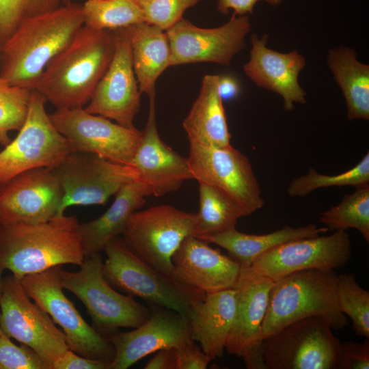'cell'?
Instances as JSON below:
<instances>
[{
    "label": "cell",
    "mask_w": 369,
    "mask_h": 369,
    "mask_svg": "<svg viewBox=\"0 0 369 369\" xmlns=\"http://www.w3.org/2000/svg\"><path fill=\"white\" fill-rule=\"evenodd\" d=\"M83 25V5L73 1L24 20L0 47V77L34 90L48 63Z\"/></svg>",
    "instance_id": "6da1fadb"
},
{
    "label": "cell",
    "mask_w": 369,
    "mask_h": 369,
    "mask_svg": "<svg viewBox=\"0 0 369 369\" xmlns=\"http://www.w3.org/2000/svg\"><path fill=\"white\" fill-rule=\"evenodd\" d=\"M114 31L83 25L46 65L34 90L57 109L84 107L112 59Z\"/></svg>",
    "instance_id": "7a4b0ae2"
},
{
    "label": "cell",
    "mask_w": 369,
    "mask_h": 369,
    "mask_svg": "<svg viewBox=\"0 0 369 369\" xmlns=\"http://www.w3.org/2000/svg\"><path fill=\"white\" fill-rule=\"evenodd\" d=\"M75 216L38 224L0 225V264L21 279L57 266H80L85 256Z\"/></svg>",
    "instance_id": "3957f363"
},
{
    "label": "cell",
    "mask_w": 369,
    "mask_h": 369,
    "mask_svg": "<svg viewBox=\"0 0 369 369\" xmlns=\"http://www.w3.org/2000/svg\"><path fill=\"white\" fill-rule=\"evenodd\" d=\"M334 270L307 269L275 282L262 325L263 339L295 321L312 316L323 318L336 330L348 321L340 310Z\"/></svg>",
    "instance_id": "277c9868"
},
{
    "label": "cell",
    "mask_w": 369,
    "mask_h": 369,
    "mask_svg": "<svg viewBox=\"0 0 369 369\" xmlns=\"http://www.w3.org/2000/svg\"><path fill=\"white\" fill-rule=\"evenodd\" d=\"M103 251L107 256L103 262L105 277L121 292L142 299L151 305L173 310L187 318L206 295L144 262L119 236L110 241Z\"/></svg>",
    "instance_id": "5b68a950"
},
{
    "label": "cell",
    "mask_w": 369,
    "mask_h": 369,
    "mask_svg": "<svg viewBox=\"0 0 369 369\" xmlns=\"http://www.w3.org/2000/svg\"><path fill=\"white\" fill-rule=\"evenodd\" d=\"M63 289L73 293L84 305L93 327L106 336L119 328H137L150 316V308L113 288L103 273L99 253L85 257L77 271H60Z\"/></svg>",
    "instance_id": "8992f818"
},
{
    "label": "cell",
    "mask_w": 369,
    "mask_h": 369,
    "mask_svg": "<svg viewBox=\"0 0 369 369\" xmlns=\"http://www.w3.org/2000/svg\"><path fill=\"white\" fill-rule=\"evenodd\" d=\"M351 256V241L346 231L291 240L269 249L249 266L241 269L235 285L257 279L275 282L307 269L335 270L345 266Z\"/></svg>",
    "instance_id": "52a82bcc"
},
{
    "label": "cell",
    "mask_w": 369,
    "mask_h": 369,
    "mask_svg": "<svg viewBox=\"0 0 369 369\" xmlns=\"http://www.w3.org/2000/svg\"><path fill=\"white\" fill-rule=\"evenodd\" d=\"M341 342L323 318L290 323L263 340L266 369H338Z\"/></svg>",
    "instance_id": "ba28073f"
},
{
    "label": "cell",
    "mask_w": 369,
    "mask_h": 369,
    "mask_svg": "<svg viewBox=\"0 0 369 369\" xmlns=\"http://www.w3.org/2000/svg\"><path fill=\"white\" fill-rule=\"evenodd\" d=\"M195 213L162 204L133 213L122 238L139 258L172 276L174 254L187 236H195Z\"/></svg>",
    "instance_id": "9c48e42d"
},
{
    "label": "cell",
    "mask_w": 369,
    "mask_h": 369,
    "mask_svg": "<svg viewBox=\"0 0 369 369\" xmlns=\"http://www.w3.org/2000/svg\"><path fill=\"white\" fill-rule=\"evenodd\" d=\"M45 98L32 90L26 120L16 138L0 152V187L24 172L52 168L73 152L45 109Z\"/></svg>",
    "instance_id": "30bf717a"
},
{
    "label": "cell",
    "mask_w": 369,
    "mask_h": 369,
    "mask_svg": "<svg viewBox=\"0 0 369 369\" xmlns=\"http://www.w3.org/2000/svg\"><path fill=\"white\" fill-rule=\"evenodd\" d=\"M62 266L28 275L20 280L29 297L62 328L70 350L85 357L112 362L111 342L88 325L65 295L60 280Z\"/></svg>",
    "instance_id": "8fae6325"
},
{
    "label": "cell",
    "mask_w": 369,
    "mask_h": 369,
    "mask_svg": "<svg viewBox=\"0 0 369 369\" xmlns=\"http://www.w3.org/2000/svg\"><path fill=\"white\" fill-rule=\"evenodd\" d=\"M0 329L10 338L35 351L48 369L68 348L63 331L29 297L21 280L3 278L0 300Z\"/></svg>",
    "instance_id": "7c38bea8"
},
{
    "label": "cell",
    "mask_w": 369,
    "mask_h": 369,
    "mask_svg": "<svg viewBox=\"0 0 369 369\" xmlns=\"http://www.w3.org/2000/svg\"><path fill=\"white\" fill-rule=\"evenodd\" d=\"M49 118L68 141L73 152L96 154L112 162L132 166L141 131L123 126L84 107L57 109ZM133 167V166H132Z\"/></svg>",
    "instance_id": "4fadbf2b"
},
{
    "label": "cell",
    "mask_w": 369,
    "mask_h": 369,
    "mask_svg": "<svg viewBox=\"0 0 369 369\" xmlns=\"http://www.w3.org/2000/svg\"><path fill=\"white\" fill-rule=\"evenodd\" d=\"M51 169L64 191L62 214L72 205L103 204L124 186L139 179L132 166L83 152L68 154Z\"/></svg>",
    "instance_id": "5bb4252c"
},
{
    "label": "cell",
    "mask_w": 369,
    "mask_h": 369,
    "mask_svg": "<svg viewBox=\"0 0 369 369\" xmlns=\"http://www.w3.org/2000/svg\"><path fill=\"white\" fill-rule=\"evenodd\" d=\"M187 160L198 182L224 192L250 215L263 207L261 188L249 159L231 145L189 143Z\"/></svg>",
    "instance_id": "9a60e30c"
},
{
    "label": "cell",
    "mask_w": 369,
    "mask_h": 369,
    "mask_svg": "<svg viewBox=\"0 0 369 369\" xmlns=\"http://www.w3.org/2000/svg\"><path fill=\"white\" fill-rule=\"evenodd\" d=\"M251 31L247 15H232L215 28L199 27L182 18L165 31L170 49V67L196 63L229 66L233 57L245 47V38Z\"/></svg>",
    "instance_id": "2e32d148"
},
{
    "label": "cell",
    "mask_w": 369,
    "mask_h": 369,
    "mask_svg": "<svg viewBox=\"0 0 369 369\" xmlns=\"http://www.w3.org/2000/svg\"><path fill=\"white\" fill-rule=\"evenodd\" d=\"M63 199L51 168L20 173L0 187V225L38 224L62 216Z\"/></svg>",
    "instance_id": "e0dca14e"
},
{
    "label": "cell",
    "mask_w": 369,
    "mask_h": 369,
    "mask_svg": "<svg viewBox=\"0 0 369 369\" xmlns=\"http://www.w3.org/2000/svg\"><path fill=\"white\" fill-rule=\"evenodd\" d=\"M114 31V52L110 64L84 109L128 128L141 103V92L133 70L131 51L125 28Z\"/></svg>",
    "instance_id": "ac0fdd59"
},
{
    "label": "cell",
    "mask_w": 369,
    "mask_h": 369,
    "mask_svg": "<svg viewBox=\"0 0 369 369\" xmlns=\"http://www.w3.org/2000/svg\"><path fill=\"white\" fill-rule=\"evenodd\" d=\"M151 306L149 318L139 327L105 336L115 349L110 369L128 368L154 352L193 341L188 318L165 307Z\"/></svg>",
    "instance_id": "d6986e66"
},
{
    "label": "cell",
    "mask_w": 369,
    "mask_h": 369,
    "mask_svg": "<svg viewBox=\"0 0 369 369\" xmlns=\"http://www.w3.org/2000/svg\"><path fill=\"white\" fill-rule=\"evenodd\" d=\"M147 122L132 166L151 195L161 197L178 190L184 181L194 179L187 158H184L161 139L155 113V95L149 97Z\"/></svg>",
    "instance_id": "ffe728a7"
},
{
    "label": "cell",
    "mask_w": 369,
    "mask_h": 369,
    "mask_svg": "<svg viewBox=\"0 0 369 369\" xmlns=\"http://www.w3.org/2000/svg\"><path fill=\"white\" fill-rule=\"evenodd\" d=\"M273 282L257 279L236 284V311L226 351L241 357L248 369H266L262 354V325Z\"/></svg>",
    "instance_id": "44dd1931"
},
{
    "label": "cell",
    "mask_w": 369,
    "mask_h": 369,
    "mask_svg": "<svg viewBox=\"0 0 369 369\" xmlns=\"http://www.w3.org/2000/svg\"><path fill=\"white\" fill-rule=\"evenodd\" d=\"M268 36L251 35L249 59L243 66L245 74L258 87L277 93L283 107L292 111L295 103H306V92L299 76L306 66L305 57L297 50L281 53L266 46Z\"/></svg>",
    "instance_id": "7402d4cb"
},
{
    "label": "cell",
    "mask_w": 369,
    "mask_h": 369,
    "mask_svg": "<svg viewBox=\"0 0 369 369\" xmlns=\"http://www.w3.org/2000/svg\"><path fill=\"white\" fill-rule=\"evenodd\" d=\"M172 262L175 280L205 294L233 288L241 271L234 259L193 235L182 241Z\"/></svg>",
    "instance_id": "603a6c76"
},
{
    "label": "cell",
    "mask_w": 369,
    "mask_h": 369,
    "mask_svg": "<svg viewBox=\"0 0 369 369\" xmlns=\"http://www.w3.org/2000/svg\"><path fill=\"white\" fill-rule=\"evenodd\" d=\"M236 306L235 288L206 294L188 318L192 340L211 360L222 357L226 350Z\"/></svg>",
    "instance_id": "cb8c5ba5"
},
{
    "label": "cell",
    "mask_w": 369,
    "mask_h": 369,
    "mask_svg": "<svg viewBox=\"0 0 369 369\" xmlns=\"http://www.w3.org/2000/svg\"><path fill=\"white\" fill-rule=\"evenodd\" d=\"M115 195L112 204L100 217L79 223L76 228L85 257L99 253L110 241L122 234L131 216L145 204V197L151 194L148 187L137 179Z\"/></svg>",
    "instance_id": "d4e9b609"
},
{
    "label": "cell",
    "mask_w": 369,
    "mask_h": 369,
    "mask_svg": "<svg viewBox=\"0 0 369 369\" xmlns=\"http://www.w3.org/2000/svg\"><path fill=\"white\" fill-rule=\"evenodd\" d=\"M218 76L206 74L198 96L182 122L189 143L215 147L231 145V134L217 88Z\"/></svg>",
    "instance_id": "484cf974"
},
{
    "label": "cell",
    "mask_w": 369,
    "mask_h": 369,
    "mask_svg": "<svg viewBox=\"0 0 369 369\" xmlns=\"http://www.w3.org/2000/svg\"><path fill=\"white\" fill-rule=\"evenodd\" d=\"M125 29L139 90L148 97L155 95L158 78L170 67L171 49L166 32L146 22Z\"/></svg>",
    "instance_id": "4316f807"
},
{
    "label": "cell",
    "mask_w": 369,
    "mask_h": 369,
    "mask_svg": "<svg viewBox=\"0 0 369 369\" xmlns=\"http://www.w3.org/2000/svg\"><path fill=\"white\" fill-rule=\"evenodd\" d=\"M328 231L326 227L318 228L314 224L292 228L285 226L271 233L249 234L236 230V228L217 234L204 236L200 239L225 249L241 266H249L261 254L269 249L291 240L314 237Z\"/></svg>",
    "instance_id": "83f0119b"
},
{
    "label": "cell",
    "mask_w": 369,
    "mask_h": 369,
    "mask_svg": "<svg viewBox=\"0 0 369 369\" xmlns=\"http://www.w3.org/2000/svg\"><path fill=\"white\" fill-rule=\"evenodd\" d=\"M327 65L344 95L348 120H369V66L358 61L355 50L338 46L329 51Z\"/></svg>",
    "instance_id": "f1b7e54d"
},
{
    "label": "cell",
    "mask_w": 369,
    "mask_h": 369,
    "mask_svg": "<svg viewBox=\"0 0 369 369\" xmlns=\"http://www.w3.org/2000/svg\"><path fill=\"white\" fill-rule=\"evenodd\" d=\"M249 215L224 192L199 182V210L195 213L194 236L201 238L235 228L239 218Z\"/></svg>",
    "instance_id": "f546056e"
},
{
    "label": "cell",
    "mask_w": 369,
    "mask_h": 369,
    "mask_svg": "<svg viewBox=\"0 0 369 369\" xmlns=\"http://www.w3.org/2000/svg\"><path fill=\"white\" fill-rule=\"evenodd\" d=\"M320 221L328 230H357L369 242V184L355 187V191L344 195L340 202L323 212Z\"/></svg>",
    "instance_id": "4dcf8cb0"
},
{
    "label": "cell",
    "mask_w": 369,
    "mask_h": 369,
    "mask_svg": "<svg viewBox=\"0 0 369 369\" xmlns=\"http://www.w3.org/2000/svg\"><path fill=\"white\" fill-rule=\"evenodd\" d=\"M83 5L84 25L115 30L145 22L139 0H86Z\"/></svg>",
    "instance_id": "1f68e13d"
},
{
    "label": "cell",
    "mask_w": 369,
    "mask_h": 369,
    "mask_svg": "<svg viewBox=\"0 0 369 369\" xmlns=\"http://www.w3.org/2000/svg\"><path fill=\"white\" fill-rule=\"evenodd\" d=\"M369 184V152L353 167L336 175H325L310 168L308 174L293 179L288 187L290 197H304L312 191L330 187H357Z\"/></svg>",
    "instance_id": "d6a6232c"
},
{
    "label": "cell",
    "mask_w": 369,
    "mask_h": 369,
    "mask_svg": "<svg viewBox=\"0 0 369 369\" xmlns=\"http://www.w3.org/2000/svg\"><path fill=\"white\" fill-rule=\"evenodd\" d=\"M337 297L341 312L351 318L356 334L369 339V292L353 274L344 273L337 276Z\"/></svg>",
    "instance_id": "836d02e7"
},
{
    "label": "cell",
    "mask_w": 369,
    "mask_h": 369,
    "mask_svg": "<svg viewBox=\"0 0 369 369\" xmlns=\"http://www.w3.org/2000/svg\"><path fill=\"white\" fill-rule=\"evenodd\" d=\"M32 90L11 85L0 77V144L8 145L12 131H19L29 109Z\"/></svg>",
    "instance_id": "e575fe53"
},
{
    "label": "cell",
    "mask_w": 369,
    "mask_h": 369,
    "mask_svg": "<svg viewBox=\"0 0 369 369\" xmlns=\"http://www.w3.org/2000/svg\"><path fill=\"white\" fill-rule=\"evenodd\" d=\"M62 5L63 0H0V47L22 22Z\"/></svg>",
    "instance_id": "d590c367"
},
{
    "label": "cell",
    "mask_w": 369,
    "mask_h": 369,
    "mask_svg": "<svg viewBox=\"0 0 369 369\" xmlns=\"http://www.w3.org/2000/svg\"><path fill=\"white\" fill-rule=\"evenodd\" d=\"M202 0H139L145 22L167 31L183 18L184 12Z\"/></svg>",
    "instance_id": "8d00e7d4"
},
{
    "label": "cell",
    "mask_w": 369,
    "mask_h": 369,
    "mask_svg": "<svg viewBox=\"0 0 369 369\" xmlns=\"http://www.w3.org/2000/svg\"><path fill=\"white\" fill-rule=\"evenodd\" d=\"M0 369H48L44 360L32 348L16 345L0 332Z\"/></svg>",
    "instance_id": "74e56055"
},
{
    "label": "cell",
    "mask_w": 369,
    "mask_h": 369,
    "mask_svg": "<svg viewBox=\"0 0 369 369\" xmlns=\"http://www.w3.org/2000/svg\"><path fill=\"white\" fill-rule=\"evenodd\" d=\"M369 340L363 343L348 341L341 343L338 369H368Z\"/></svg>",
    "instance_id": "f35d334b"
},
{
    "label": "cell",
    "mask_w": 369,
    "mask_h": 369,
    "mask_svg": "<svg viewBox=\"0 0 369 369\" xmlns=\"http://www.w3.org/2000/svg\"><path fill=\"white\" fill-rule=\"evenodd\" d=\"M175 369H206L211 359L194 341L174 348Z\"/></svg>",
    "instance_id": "ab89813d"
},
{
    "label": "cell",
    "mask_w": 369,
    "mask_h": 369,
    "mask_svg": "<svg viewBox=\"0 0 369 369\" xmlns=\"http://www.w3.org/2000/svg\"><path fill=\"white\" fill-rule=\"evenodd\" d=\"M111 364L85 357L68 349L53 363L51 369H110Z\"/></svg>",
    "instance_id": "60d3db41"
},
{
    "label": "cell",
    "mask_w": 369,
    "mask_h": 369,
    "mask_svg": "<svg viewBox=\"0 0 369 369\" xmlns=\"http://www.w3.org/2000/svg\"><path fill=\"white\" fill-rule=\"evenodd\" d=\"M262 1L273 6H278L282 2V0H217V10L223 14H228L230 10L237 16L252 14L255 5Z\"/></svg>",
    "instance_id": "b9f144b4"
},
{
    "label": "cell",
    "mask_w": 369,
    "mask_h": 369,
    "mask_svg": "<svg viewBox=\"0 0 369 369\" xmlns=\"http://www.w3.org/2000/svg\"><path fill=\"white\" fill-rule=\"evenodd\" d=\"M217 88L223 102L234 99L241 92L238 81L230 74L218 76Z\"/></svg>",
    "instance_id": "7bdbcfd3"
},
{
    "label": "cell",
    "mask_w": 369,
    "mask_h": 369,
    "mask_svg": "<svg viewBox=\"0 0 369 369\" xmlns=\"http://www.w3.org/2000/svg\"><path fill=\"white\" fill-rule=\"evenodd\" d=\"M144 368L175 369L174 348H164L156 351Z\"/></svg>",
    "instance_id": "ee69618b"
},
{
    "label": "cell",
    "mask_w": 369,
    "mask_h": 369,
    "mask_svg": "<svg viewBox=\"0 0 369 369\" xmlns=\"http://www.w3.org/2000/svg\"><path fill=\"white\" fill-rule=\"evenodd\" d=\"M4 269L0 264V300L1 297V292H2V287H3V272ZM1 331L0 329V332Z\"/></svg>",
    "instance_id": "f6af8a7d"
},
{
    "label": "cell",
    "mask_w": 369,
    "mask_h": 369,
    "mask_svg": "<svg viewBox=\"0 0 369 369\" xmlns=\"http://www.w3.org/2000/svg\"><path fill=\"white\" fill-rule=\"evenodd\" d=\"M72 2V0H63V5L64 4H68Z\"/></svg>",
    "instance_id": "bcb514c9"
}]
</instances>
